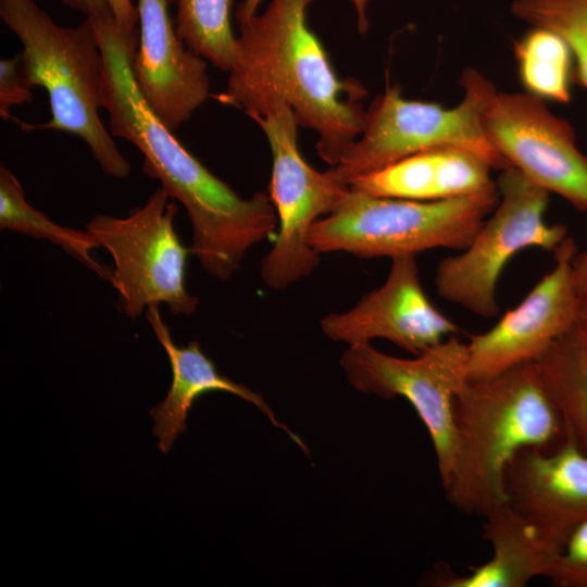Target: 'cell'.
I'll return each mask as SVG.
<instances>
[{
	"label": "cell",
	"mask_w": 587,
	"mask_h": 587,
	"mask_svg": "<svg viewBox=\"0 0 587 587\" xmlns=\"http://www.w3.org/2000/svg\"><path fill=\"white\" fill-rule=\"evenodd\" d=\"M114 22L125 41L135 53L139 38L137 4L133 0H105Z\"/></svg>",
	"instance_id": "26"
},
{
	"label": "cell",
	"mask_w": 587,
	"mask_h": 587,
	"mask_svg": "<svg viewBox=\"0 0 587 587\" xmlns=\"http://www.w3.org/2000/svg\"><path fill=\"white\" fill-rule=\"evenodd\" d=\"M536 363L565 432L587 453V330L574 326Z\"/></svg>",
	"instance_id": "19"
},
{
	"label": "cell",
	"mask_w": 587,
	"mask_h": 587,
	"mask_svg": "<svg viewBox=\"0 0 587 587\" xmlns=\"http://www.w3.org/2000/svg\"><path fill=\"white\" fill-rule=\"evenodd\" d=\"M64 5L83 13L86 17L112 14L105 0H60Z\"/></svg>",
	"instance_id": "27"
},
{
	"label": "cell",
	"mask_w": 587,
	"mask_h": 587,
	"mask_svg": "<svg viewBox=\"0 0 587 587\" xmlns=\"http://www.w3.org/2000/svg\"><path fill=\"white\" fill-rule=\"evenodd\" d=\"M234 0H176L175 28L182 41L212 65L229 71L237 37L232 28Z\"/></svg>",
	"instance_id": "22"
},
{
	"label": "cell",
	"mask_w": 587,
	"mask_h": 587,
	"mask_svg": "<svg viewBox=\"0 0 587 587\" xmlns=\"http://www.w3.org/2000/svg\"><path fill=\"white\" fill-rule=\"evenodd\" d=\"M339 363L357 390L411 403L429 434L442 483L454 453V400L469 382L467 344L452 335L410 359L352 345Z\"/></svg>",
	"instance_id": "10"
},
{
	"label": "cell",
	"mask_w": 587,
	"mask_h": 587,
	"mask_svg": "<svg viewBox=\"0 0 587 587\" xmlns=\"http://www.w3.org/2000/svg\"><path fill=\"white\" fill-rule=\"evenodd\" d=\"M313 1L271 0L264 12L239 24L227 86L217 99L252 120L288 104L299 126L317 134V154L334 166L364 128L360 100L366 89L336 75L307 22Z\"/></svg>",
	"instance_id": "2"
},
{
	"label": "cell",
	"mask_w": 587,
	"mask_h": 587,
	"mask_svg": "<svg viewBox=\"0 0 587 587\" xmlns=\"http://www.w3.org/2000/svg\"><path fill=\"white\" fill-rule=\"evenodd\" d=\"M500 199L498 186L445 200L378 197L350 187L310 229L319 254L347 252L359 258L389 257L436 249L464 250Z\"/></svg>",
	"instance_id": "5"
},
{
	"label": "cell",
	"mask_w": 587,
	"mask_h": 587,
	"mask_svg": "<svg viewBox=\"0 0 587 587\" xmlns=\"http://www.w3.org/2000/svg\"><path fill=\"white\" fill-rule=\"evenodd\" d=\"M522 85L541 100L567 103L574 83V59L557 33L533 26L513 43Z\"/></svg>",
	"instance_id": "21"
},
{
	"label": "cell",
	"mask_w": 587,
	"mask_h": 587,
	"mask_svg": "<svg viewBox=\"0 0 587 587\" xmlns=\"http://www.w3.org/2000/svg\"><path fill=\"white\" fill-rule=\"evenodd\" d=\"M263 129L272 151L270 198L278 217L274 243L261 262V278L272 289L287 288L310 275L320 255L309 245L313 224L329 214L349 191L329 170L319 172L298 148L299 126L288 104L253 120Z\"/></svg>",
	"instance_id": "9"
},
{
	"label": "cell",
	"mask_w": 587,
	"mask_h": 587,
	"mask_svg": "<svg viewBox=\"0 0 587 587\" xmlns=\"http://www.w3.org/2000/svg\"><path fill=\"white\" fill-rule=\"evenodd\" d=\"M480 118L486 137L510 166L577 210H587V157L566 120L551 113L540 98L495 86Z\"/></svg>",
	"instance_id": "11"
},
{
	"label": "cell",
	"mask_w": 587,
	"mask_h": 587,
	"mask_svg": "<svg viewBox=\"0 0 587 587\" xmlns=\"http://www.w3.org/2000/svg\"><path fill=\"white\" fill-rule=\"evenodd\" d=\"M554 265L490 329L467 344V378L485 379L516 365L536 362L577 325L580 298L574 275L575 241L566 237L554 250Z\"/></svg>",
	"instance_id": "12"
},
{
	"label": "cell",
	"mask_w": 587,
	"mask_h": 587,
	"mask_svg": "<svg viewBox=\"0 0 587 587\" xmlns=\"http://www.w3.org/2000/svg\"><path fill=\"white\" fill-rule=\"evenodd\" d=\"M171 199L159 188L125 217L97 214L86 224V230L113 259L110 283L132 320L150 305L164 303L173 314L189 315L199 304L186 289L190 249L175 230L177 205Z\"/></svg>",
	"instance_id": "8"
},
{
	"label": "cell",
	"mask_w": 587,
	"mask_h": 587,
	"mask_svg": "<svg viewBox=\"0 0 587 587\" xmlns=\"http://www.w3.org/2000/svg\"><path fill=\"white\" fill-rule=\"evenodd\" d=\"M497 186L491 215L467 248L439 262L435 277L440 298L487 319L499 311L497 286L508 262L530 247L554 252L567 237L564 225L544 218L548 190L513 166L501 171Z\"/></svg>",
	"instance_id": "7"
},
{
	"label": "cell",
	"mask_w": 587,
	"mask_h": 587,
	"mask_svg": "<svg viewBox=\"0 0 587 587\" xmlns=\"http://www.w3.org/2000/svg\"><path fill=\"white\" fill-rule=\"evenodd\" d=\"M137 9L139 38L133 75L152 112L175 132L210 95L207 62L178 37L167 0H137Z\"/></svg>",
	"instance_id": "15"
},
{
	"label": "cell",
	"mask_w": 587,
	"mask_h": 587,
	"mask_svg": "<svg viewBox=\"0 0 587 587\" xmlns=\"http://www.w3.org/2000/svg\"><path fill=\"white\" fill-rule=\"evenodd\" d=\"M159 307L150 305L145 315L164 348L172 369V384L166 397L150 411L154 420L152 433L159 439L161 452L167 453L174 441L187 430V417L193 402L200 396L213 391L228 392L253 404L274 427L284 430L304 452L309 451L302 439L277 419L259 392L221 374L198 341L177 346Z\"/></svg>",
	"instance_id": "16"
},
{
	"label": "cell",
	"mask_w": 587,
	"mask_h": 587,
	"mask_svg": "<svg viewBox=\"0 0 587 587\" xmlns=\"http://www.w3.org/2000/svg\"><path fill=\"white\" fill-rule=\"evenodd\" d=\"M479 155L458 147L428 149L355 178L350 187L369 195L417 201L477 193L497 185Z\"/></svg>",
	"instance_id": "17"
},
{
	"label": "cell",
	"mask_w": 587,
	"mask_h": 587,
	"mask_svg": "<svg viewBox=\"0 0 587 587\" xmlns=\"http://www.w3.org/2000/svg\"><path fill=\"white\" fill-rule=\"evenodd\" d=\"M454 453L442 482L447 499L465 514L485 516L505 502L504 474L527 448L551 450L565 438L536 362L469 380L454 400Z\"/></svg>",
	"instance_id": "3"
},
{
	"label": "cell",
	"mask_w": 587,
	"mask_h": 587,
	"mask_svg": "<svg viewBox=\"0 0 587 587\" xmlns=\"http://www.w3.org/2000/svg\"><path fill=\"white\" fill-rule=\"evenodd\" d=\"M0 228L40 238L62 248L102 279L111 280L112 271L97 261L92 249L98 242L87 230H77L53 222L26 200L17 177L0 166Z\"/></svg>",
	"instance_id": "20"
},
{
	"label": "cell",
	"mask_w": 587,
	"mask_h": 587,
	"mask_svg": "<svg viewBox=\"0 0 587 587\" xmlns=\"http://www.w3.org/2000/svg\"><path fill=\"white\" fill-rule=\"evenodd\" d=\"M355 9L358 16V26L361 33H364L369 28V21L366 16V8L371 0H349Z\"/></svg>",
	"instance_id": "30"
},
{
	"label": "cell",
	"mask_w": 587,
	"mask_h": 587,
	"mask_svg": "<svg viewBox=\"0 0 587 587\" xmlns=\"http://www.w3.org/2000/svg\"><path fill=\"white\" fill-rule=\"evenodd\" d=\"M511 13L566 41L574 59V83L587 90V0H512Z\"/></svg>",
	"instance_id": "23"
},
{
	"label": "cell",
	"mask_w": 587,
	"mask_h": 587,
	"mask_svg": "<svg viewBox=\"0 0 587 587\" xmlns=\"http://www.w3.org/2000/svg\"><path fill=\"white\" fill-rule=\"evenodd\" d=\"M33 101V88L20 70V54L0 61V116L13 120L12 108Z\"/></svg>",
	"instance_id": "25"
},
{
	"label": "cell",
	"mask_w": 587,
	"mask_h": 587,
	"mask_svg": "<svg viewBox=\"0 0 587 587\" xmlns=\"http://www.w3.org/2000/svg\"><path fill=\"white\" fill-rule=\"evenodd\" d=\"M263 0H242L236 9V20L238 24L243 23L250 16L258 13V9Z\"/></svg>",
	"instance_id": "29"
},
{
	"label": "cell",
	"mask_w": 587,
	"mask_h": 587,
	"mask_svg": "<svg viewBox=\"0 0 587 587\" xmlns=\"http://www.w3.org/2000/svg\"><path fill=\"white\" fill-rule=\"evenodd\" d=\"M385 283L352 309L329 313L321 321L323 334L348 346L391 341L417 355L459 332L423 290L414 254L391 259Z\"/></svg>",
	"instance_id": "13"
},
{
	"label": "cell",
	"mask_w": 587,
	"mask_h": 587,
	"mask_svg": "<svg viewBox=\"0 0 587 587\" xmlns=\"http://www.w3.org/2000/svg\"><path fill=\"white\" fill-rule=\"evenodd\" d=\"M573 275L579 298L587 297V250L573 258Z\"/></svg>",
	"instance_id": "28"
},
{
	"label": "cell",
	"mask_w": 587,
	"mask_h": 587,
	"mask_svg": "<svg viewBox=\"0 0 587 587\" xmlns=\"http://www.w3.org/2000/svg\"><path fill=\"white\" fill-rule=\"evenodd\" d=\"M505 502L554 551L587 522V453L565 432L554 449L527 448L504 474Z\"/></svg>",
	"instance_id": "14"
},
{
	"label": "cell",
	"mask_w": 587,
	"mask_h": 587,
	"mask_svg": "<svg viewBox=\"0 0 587 587\" xmlns=\"http://www.w3.org/2000/svg\"><path fill=\"white\" fill-rule=\"evenodd\" d=\"M577 325L587 330V297L580 299Z\"/></svg>",
	"instance_id": "31"
},
{
	"label": "cell",
	"mask_w": 587,
	"mask_h": 587,
	"mask_svg": "<svg viewBox=\"0 0 587 587\" xmlns=\"http://www.w3.org/2000/svg\"><path fill=\"white\" fill-rule=\"evenodd\" d=\"M547 578L555 587H587V522L555 553Z\"/></svg>",
	"instance_id": "24"
},
{
	"label": "cell",
	"mask_w": 587,
	"mask_h": 587,
	"mask_svg": "<svg viewBox=\"0 0 587 587\" xmlns=\"http://www.w3.org/2000/svg\"><path fill=\"white\" fill-rule=\"evenodd\" d=\"M462 101L453 108L402 97L399 86H387L366 110L359 138L330 167L342 183L380 170L409 155L437 148L458 147L484 159L492 168L510 167L482 126V109L494 85L467 68L461 77Z\"/></svg>",
	"instance_id": "6"
},
{
	"label": "cell",
	"mask_w": 587,
	"mask_h": 587,
	"mask_svg": "<svg viewBox=\"0 0 587 587\" xmlns=\"http://www.w3.org/2000/svg\"><path fill=\"white\" fill-rule=\"evenodd\" d=\"M483 538L491 547L486 562L458 575L439 566L429 583L437 587H524L536 577H547L557 551L507 503L484 516Z\"/></svg>",
	"instance_id": "18"
},
{
	"label": "cell",
	"mask_w": 587,
	"mask_h": 587,
	"mask_svg": "<svg viewBox=\"0 0 587 587\" xmlns=\"http://www.w3.org/2000/svg\"><path fill=\"white\" fill-rule=\"evenodd\" d=\"M0 17L22 46L20 70L27 84L45 89L50 120L25 130L75 135L88 146L101 170L124 179L130 164L99 115L102 108L103 55L91 21L62 26L35 0H0Z\"/></svg>",
	"instance_id": "4"
},
{
	"label": "cell",
	"mask_w": 587,
	"mask_h": 587,
	"mask_svg": "<svg viewBox=\"0 0 587 587\" xmlns=\"http://www.w3.org/2000/svg\"><path fill=\"white\" fill-rule=\"evenodd\" d=\"M88 18L103 55L102 108L111 135L135 146L143 157V172L185 208L192 226L190 253L203 270L228 279L253 245L277 233L270 195L240 197L190 153L141 96L132 71L135 53L112 14Z\"/></svg>",
	"instance_id": "1"
}]
</instances>
